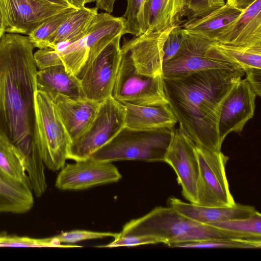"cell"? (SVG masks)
<instances>
[{
    "label": "cell",
    "instance_id": "obj_1",
    "mask_svg": "<svg viewBox=\"0 0 261 261\" xmlns=\"http://www.w3.org/2000/svg\"><path fill=\"white\" fill-rule=\"evenodd\" d=\"M34 48L28 36L19 34L5 33L0 39V137L15 145L27 162L39 154L33 139Z\"/></svg>",
    "mask_w": 261,
    "mask_h": 261
},
{
    "label": "cell",
    "instance_id": "obj_2",
    "mask_svg": "<svg viewBox=\"0 0 261 261\" xmlns=\"http://www.w3.org/2000/svg\"><path fill=\"white\" fill-rule=\"evenodd\" d=\"M244 74L241 69L230 67L203 70L183 77H163L168 106L197 145L221 151L218 125L221 107Z\"/></svg>",
    "mask_w": 261,
    "mask_h": 261
},
{
    "label": "cell",
    "instance_id": "obj_3",
    "mask_svg": "<svg viewBox=\"0 0 261 261\" xmlns=\"http://www.w3.org/2000/svg\"><path fill=\"white\" fill-rule=\"evenodd\" d=\"M125 235L151 237L168 247L177 243L219 239L261 241L236 232L198 222L170 206H161L126 223L119 236Z\"/></svg>",
    "mask_w": 261,
    "mask_h": 261
},
{
    "label": "cell",
    "instance_id": "obj_4",
    "mask_svg": "<svg viewBox=\"0 0 261 261\" xmlns=\"http://www.w3.org/2000/svg\"><path fill=\"white\" fill-rule=\"evenodd\" d=\"M120 34H126L123 17L98 13L82 38L57 50L66 69L81 80L94 59Z\"/></svg>",
    "mask_w": 261,
    "mask_h": 261
},
{
    "label": "cell",
    "instance_id": "obj_5",
    "mask_svg": "<svg viewBox=\"0 0 261 261\" xmlns=\"http://www.w3.org/2000/svg\"><path fill=\"white\" fill-rule=\"evenodd\" d=\"M173 128L136 130L124 127L91 158L107 162L122 160L164 162Z\"/></svg>",
    "mask_w": 261,
    "mask_h": 261
},
{
    "label": "cell",
    "instance_id": "obj_6",
    "mask_svg": "<svg viewBox=\"0 0 261 261\" xmlns=\"http://www.w3.org/2000/svg\"><path fill=\"white\" fill-rule=\"evenodd\" d=\"M33 139L48 169L57 171L65 165L70 139L53 99L37 90L34 98Z\"/></svg>",
    "mask_w": 261,
    "mask_h": 261
},
{
    "label": "cell",
    "instance_id": "obj_7",
    "mask_svg": "<svg viewBox=\"0 0 261 261\" xmlns=\"http://www.w3.org/2000/svg\"><path fill=\"white\" fill-rule=\"evenodd\" d=\"M125 113L124 105L112 96L101 102L88 128L71 142L67 159L78 161L91 158L125 127Z\"/></svg>",
    "mask_w": 261,
    "mask_h": 261
},
{
    "label": "cell",
    "instance_id": "obj_8",
    "mask_svg": "<svg viewBox=\"0 0 261 261\" xmlns=\"http://www.w3.org/2000/svg\"><path fill=\"white\" fill-rule=\"evenodd\" d=\"M199 174L196 186V204L205 206L229 207L235 202L226 174L229 157L221 151L211 150L196 144Z\"/></svg>",
    "mask_w": 261,
    "mask_h": 261
},
{
    "label": "cell",
    "instance_id": "obj_9",
    "mask_svg": "<svg viewBox=\"0 0 261 261\" xmlns=\"http://www.w3.org/2000/svg\"><path fill=\"white\" fill-rule=\"evenodd\" d=\"M121 50V62L111 96L121 103L139 106L168 105L163 76H149L138 73L128 55Z\"/></svg>",
    "mask_w": 261,
    "mask_h": 261
},
{
    "label": "cell",
    "instance_id": "obj_10",
    "mask_svg": "<svg viewBox=\"0 0 261 261\" xmlns=\"http://www.w3.org/2000/svg\"><path fill=\"white\" fill-rule=\"evenodd\" d=\"M123 35H118L109 43L80 80L86 98L100 103L111 96L121 59Z\"/></svg>",
    "mask_w": 261,
    "mask_h": 261
},
{
    "label": "cell",
    "instance_id": "obj_11",
    "mask_svg": "<svg viewBox=\"0 0 261 261\" xmlns=\"http://www.w3.org/2000/svg\"><path fill=\"white\" fill-rule=\"evenodd\" d=\"M196 144L180 125L173 128L164 162L169 164L177 176L183 196L190 203H196L199 166L195 151Z\"/></svg>",
    "mask_w": 261,
    "mask_h": 261
},
{
    "label": "cell",
    "instance_id": "obj_12",
    "mask_svg": "<svg viewBox=\"0 0 261 261\" xmlns=\"http://www.w3.org/2000/svg\"><path fill=\"white\" fill-rule=\"evenodd\" d=\"M67 8L44 0H0V14L5 32L28 36Z\"/></svg>",
    "mask_w": 261,
    "mask_h": 261
},
{
    "label": "cell",
    "instance_id": "obj_13",
    "mask_svg": "<svg viewBox=\"0 0 261 261\" xmlns=\"http://www.w3.org/2000/svg\"><path fill=\"white\" fill-rule=\"evenodd\" d=\"M122 175L112 162H101L91 158L65 165L55 182L62 190H81L118 181Z\"/></svg>",
    "mask_w": 261,
    "mask_h": 261
},
{
    "label": "cell",
    "instance_id": "obj_14",
    "mask_svg": "<svg viewBox=\"0 0 261 261\" xmlns=\"http://www.w3.org/2000/svg\"><path fill=\"white\" fill-rule=\"evenodd\" d=\"M174 27L162 31H146L124 40L121 49L128 55L138 73L163 76L164 46Z\"/></svg>",
    "mask_w": 261,
    "mask_h": 261
},
{
    "label": "cell",
    "instance_id": "obj_15",
    "mask_svg": "<svg viewBox=\"0 0 261 261\" xmlns=\"http://www.w3.org/2000/svg\"><path fill=\"white\" fill-rule=\"evenodd\" d=\"M182 32L183 41L178 51L163 66V77H183L203 70L236 67L205 56L211 41L187 34L183 30Z\"/></svg>",
    "mask_w": 261,
    "mask_h": 261
},
{
    "label": "cell",
    "instance_id": "obj_16",
    "mask_svg": "<svg viewBox=\"0 0 261 261\" xmlns=\"http://www.w3.org/2000/svg\"><path fill=\"white\" fill-rule=\"evenodd\" d=\"M256 95L248 81L240 80L225 97L220 111L218 131L220 143L231 132L240 134L252 118Z\"/></svg>",
    "mask_w": 261,
    "mask_h": 261
},
{
    "label": "cell",
    "instance_id": "obj_17",
    "mask_svg": "<svg viewBox=\"0 0 261 261\" xmlns=\"http://www.w3.org/2000/svg\"><path fill=\"white\" fill-rule=\"evenodd\" d=\"M51 99L71 142L88 128L101 103L86 97L71 98L62 95H57Z\"/></svg>",
    "mask_w": 261,
    "mask_h": 261
},
{
    "label": "cell",
    "instance_id": "obj_18",
    "mask_svg": "<svg viewBox=\"0 0 261 261\" xmlns=\"http://www.w3.org/2000/svg\"><path fill=\"white\" fill-rule=\"evenodd\" d=\"M214 42L230 45L261 46V0H256Z\"/></svg>",
    "mask_w": 261,
    "mask_h": 261
},
{
    "label": "cell",
    "instance_id": "obj_19",
    "mask_svg": "<svg viewBox=\"0 0 261 261\" xmlns=\"http://www.w3.org/2000/svg\"><path fill=\"white\" fill-rule=\"evenodd\" d=\"M167 203L181 214L204 224L246 218L257 211L248 205L236 203L229 207L205 206L187 203L174 197L169 198Z\"/></svg>",
    "mask_w": 261,
    "mask_h": 261
},
{
    "label": "cell",
    "instance_id": "obj_20",
    "mask_svg": "<svg viewBox=\"0 0 261 261\" xmlns=\"http://www.w3.org/2000/svg\"><path fill=\"white\" fill-rule=\"evenodd\" d=\"M125 108V127L136 130L173 128L177 122L168 105L139 106L123 103Z\"/></svg>",
    "mask_w": 261,
    "mask_h": 261
},
{
    "label": "cell",
    "instance_id": "obj_21",
    "mask_svg": "<svg viewBox=\"0 0 261 261\" xmlns=\"http://www.w3.org/2000/svg\"><path fill=\"white\" fill-rule=\"evenodd\" d=\"M36 90L53 98L62 95L71 98L85 97L79 79L69 73L63 65L38 70L35 76Z\"/></svg>",
    "mask_w": 261,
    "mask_h": 261
},
{
    "label": "cell",
    "instance_id": "obj_22",
    "mask_svg": "<svg viewBox=\"0 0 261 261\" xmlns=\"http://www.w3.org/2000/svg\"><path fill=\"white\" fill-rule=\"evenodd\" d=\"M244 11L226 3L208 14L187 23L180 28L187 34L214 42L216 38L237 20Z\"/></svg>",
    "mask_w": 261,
    "mask_h": 261
},
{
    "label": "cell",
    "instance_id": "obj_23",
    "mask_svg": "<svg viewBox=\"0 0 261 261\" xmlns=\"http://www.w3.org/2000/svg\"><path fill=\"white\" fill-rule=\"evenodd\" d=\"M188 0H150L144 11L146 31H162L180 26L186 14Z\"/></svg>",
    "mask_w": 261,
    "mask_h": 261
},
{
    "label": "cell",
    "instance_id": "obj_24",
    "mask_svg": "<svg viewBox=\"0 0 261 261\" xmlns=\"http://www.w3.org/2000/svg\"><path fill=\"white\" fill-rule=\"evenodd\" d=\"M205 55L208 58L232 65L244 72L251 68H261V46H238L212 42Z\"/></svg>",
    "mask_w": 261,
    "mask_h": 261
},
{
    "label": "cell",
    "instance_id": "obj_25",
    "mask_svg": "<svg viewBox=\"0 0 261 261\" xmlns=\"http://www.w3.org/2000/svg\"><path fill=\"white\" fill-rule=\"evenodd\" d=\"M98 13L96 7L75 9L49 38L48 48L56 49L63 44H69L82 38Z\"/></svg>",
    "mask_w": 261,
    "mask_h": 261
},
{
    "label": "cell",
    "instance_id": "obj_26",
    "mask_svg": "<svg viewBox=\"0 0 261 261\" xmlns=\"http://www.w3.org/2000/svg\"><path fill=\"white\" fill-rule=\"evenodd\" d=\"M34 203L32 188L11 182L0 174V213L24 214Z\"/></svg>",
    "mask_w": 261,
    "mask_h": 261
},
{
    "label": "cell",
    "instance_id": "obj_27",
    "mask_svg": "<svg viewBox=\"0 0 261 261\" xmlns=\"http://www.w3.org/2000/svg\"><path fill=\"white\" fill-rule=\"evenodd\" d=\"M0 174L11 182L32 188L20 151L5 137H0Z\"/></svg>",
    "mask_w": 261,
    "mask_h": 261
},
{
    "label": "cell",
    "instance_id": "obj_28",
    "mask_svg": "<svg viewBox=\"0 0 261 261\" xmlns=\"http://www.w3.org/2000/svg\"><path fill=\"white\" fill-rule=\"evenodd\" d=\"M208 225L261 240V215L258 211L246 218L214 222Z\"/></svg>",
    "mask_w": 261,
    "mask_h": 261
},
{
    "label": "cell",
    "instance_id": "obj_29",
    "mask_svg": "<svg viewBox=\"0 0 261 261\" xmlns=\"http://www.w3.org/2000/svg\"><path fill=\"white\" fill-rule=\"evenodd\" d=\"M75 8L70 7L54 15L43 22L28 36L35 47L39 49L48 48V40L59 27L74 11Z\"/></svg>",
    "mask_w": 261,
    "mask_h": 261
},
{
    "label": "cell",
    "instance_id": "obj_30",
    "mask_svg": "<svg viewBox=\"0 0 261 261\" xmlns=\"http://www.w3.org/2000/svg\"><path fill=\"white\" fill-rule=\"evenodd\" d=\"M171 248H260L261 242L234 239H211L201 241L177 243Z\"/></svg>",
    "mask_w": 261,
    "mask_h": 261
},
{
    "label": "cell",
    "instance_id": "obj_31",
    "mask_svg": "<svg viewBox=\"0 0 261 261\" xmlns=\"http://www.w3.org/2000/svg\"><path fill=\"white\" fill-rule=\"evenodd\" d=\"M146 0H127L123 15L126 20V34L139 36L146 32L144 18Z\"/></svg>",
    "mask_w": 261,
    "mask_h": 261
},
{
    "label": "cell",
    "instance_id": "obj_32",
    "mask_svg": "<svg viewBox=\"0 0 261 261\" xmlns=\"http://www.w3.org/2000/svg\"><path fill=\"white\" fill-rule=\"evenodd\" d=\"M226 3L225 0H188L186 16L179 27L208 14Z\"/></svg>",
    "mask_w": 261,
    "mask_h": 261
},
{
    "label": "cell",
    "instance_id": "obj_33",
    "mask_svg": "<svg viewBox=\"0 0 261 261\" xmlns=\"http://www.w3.org/2000/svg\"><path fill=\"white\" fill-rule=\"evenodd\" d=\"M0 247H54L50 238L34 239L27 237L0 234Z\"/></svg>",
    "mask_w": 261,
    "mask_h": 261
},
{
    "label": "cell",
    "instance_id": "obj_34",
    "mask_svg": "<svg viewBox=\"0 0 261 261\" xmlns=\"http://www.w3.org/2000/svg\"><path fill=\"white\" fill-rule=\"evenodd\" d=\"M119 233L111 232H97L86 230H74L70 231L62 232L55 236L59 242L65 243H74L82 241L92 239H102L118 237Z\"/></svg>",
    "mask_w": 261,
    "mask_h": 261
},
{
    "label": "cell",
    "instance_id": "obj_35",
    "mask_svg": "<svg viewBox=\"0 0 261 261\" xmlns=\"http://www.w3.org/2000/svg\"><path fill=\"white\" fill-rule=\"evenodd\" d=\"M158 243H160V241L158 239L151 237L125 235L118 236L112 242L105 245L97 246L96 247L112 248L122 246H136Z\"/></svg>",
    "mask_w": 261,
    "mask_h": 261
},
{
    "label": "cell",
    "instance_id": "obj_36",
    "mask_svg": "<svg viewBox=\"0 0 261 261\" xmlns=\"http://www.w3.org/2000/svg\"><path fill=\"white\" fill-rule=\"evenodd\" d=\"M183 38L182 28L179 26L174 27L164 44L163 65L176 55L181 46Z\"/></svg>",
    "mask_w": 261,
    "mask_h": 261
},
{
    "label": "cell",
    "instance_id": "obj_37",
    "mask_svg": "<svg viewBox=\"0 0 261 261\" xmlns=\"http://www.w3.org/2000/svg\"><path fill=\"white\" fill-rule=\"evenodd\" d=\"M34 58L38 70L63 65L58 50L50 48L39 49L34 53Z\"/></svg>",
    "mask_w": 261,
    "mask_h": 261
},
{
    "label": "cell",
    "instance_id": "obj_38",
    "mask_svg": "<svg viewBox=\"0 0 261 261\" xmlns=\"http://www.w3.org/2000/svg\"><path fill=\"white\" fill-rule=\"evenodd\" d=\"M248 81L255 95H261V68H251L245 71Z\"/></svg>",
    "mask_w": 261,
    "mask_h": 261
},
{
    "label": "cell",
    "instance_id": "obj_39",
    "mask_svg": "<svg viewBox=\"0 0 261 261\" xmlns=\"http://www.w3.org/2000/svg\"><path fill=\"white\" fill-rule=\"evenodd\" d=\"M116 0H96V8L108 13L113 11L114 6Z\"/></svg>",
    "mask_w": 261,
    "mask_h": 261
},
{
    "label": "cell",
    "instance_id": "obj_40",
    "mask_svg": "<svg viewBox=\"0 0 261 261\" xmlns=\"http://www.w3.org/2000/svg\"><path fill=\"white\" fill-rule=\"evenodd\" d=\"M255 1L256 0H227L226 3L238 9L244 11L252 5Z\"/></svg>",
    "mask_w": 261,
    "mask_h": 261
},
{
    "label": "cell",
    "instance_id": "obj_41",
    "mask_svg": "<svg viewBox=\"0 0 261 261\" xmlns=\"http://www.w3.org/2000/svg\"><path fill=\"white\" fill-rule=\"evenodd\" d=\"M69 4L76 9H82L85 7L87 3L95 2L96 0H67Z\"/></svg>",
    "mask_w": 261,
    "mask_h": 261
},
{
    "label": "cell",
    "instance_id": "obj_42",
    "mask_svg": "<svg viewBox=\"0 0 261 261\" xmlns=\"http://www.w3.org/2000/svg\"><path fill=\"white\" fill-rule=\"evenodd\" d=\"M50 3L62 6L65 7H71L68 3L67 0H44Z\"/></svg>",
    "mask_w": 261,
    "mask_h": 261
},
{
    "label": "cell",
    "instance_id": "obj_43",
    "mask_svg": "<svg viewBox=\"0 0 261 261\" xmlns=\"http://www.w3.org/2000/svg\"><path fill=\"white\" fill-rule=\"evenodd\" d=\"M5 31L4 29L3 21L2 19V17L0 14V39L2 37V36L5 34Z\"/></svg>",
    "mask_w": 261,
    "mask_h": 261
},
{
    "label": "cell",
    "instance_id": "obj_44",
    "mask_svg": "<svg viewBox=\"0 0 261 261\" xmlns=\"http://www.w3.org/2000/svg\"><path fill=\"white\" fill-rule=\"evenodd\" d=\"M150 0H146V2H145V7H146V6L148 4V3H149ZM144 11H145V9H144Z\"/></svg>",
    "mask_w": 261,
    "mask_h": 261
},
{
    "label": "cell",
    "instance_id": "obj_45",
    "mask_svg": "<svg viewBox=\"0 0 261 261\" xmlns=\"http://www.w3.org/2000/svg\"><path fill=\"white\" fill-rule=\"evenodd\" d=\"M225 1H226L227 0H225Z\"/></svg>",
    "mask_w": 261,
    "mask_h": 261
}]
</instances>
